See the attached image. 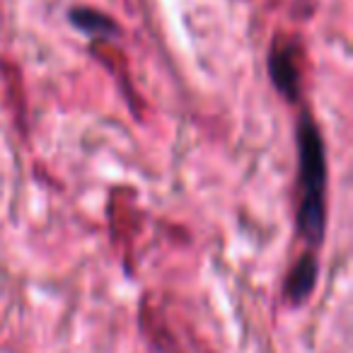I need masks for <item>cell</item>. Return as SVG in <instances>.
Masks as SVG:
<instances>
[{
	"instance_id": "obj_1",
	"label": "cell",
	"mask_w": 353,
	"mask_h": 353,
	"mask_svg": "<svg viewBox=\"0 0 353 353\" xmlns=\"http://www.w3.org/2000/svg\"><path fill=\"white\" fill-rule=\"evenodd\" d=\"M298 150H300V199L298 228L310 242H319L324 232V148L314 121L303 114L298 126Z\"/></svg>"
},
{
	"instance_id": "obj_2",
	"label": "cell",
	"mask_w": 353,
	"mask_h": 353,
	"mask_svg": "<svg viewBox=\"0 0 353 353\" xmlns=\"http://www.w3.org/2000/svg\"><path fill=\"white\" fill-rule=\"evenodd\" d=\"M269 70L274 85L285 94L288 99L298 97V83H300V70L298 61H295V49L276 41L269 56Z\"/></svg>"
},
{
	"instance_id": "obj_3",
	"label": "cell",
	"mask_w": 353,
	"mask_h": 353,
	"mask_svg": "<svg viewBox=\"0 0 353 353\" xmlns=\"http://www.w3.org/2000/svg\"><path fill=\"white\" fill-rule=\"evenodd\" d=\"M314 281H317V261L312 254H305L298 259V264L293 266L288 279V295L295 303H303L314 288Z\"/></svg>"
},
{
	"instance_id": "obj_4",
	"label": "cell",
	"mask_w": 353,
	"mask_h": 353,
	"mask_svg": "<svg viewBox=\"0 0 353 353\" xmlns=\"http://www.w3.org/2000/svg\"><path fill=\"white\" fill-rule=\"evenodd\" d=\"M70 17H73V22L80 27V30L92 32V34H107V32H117V27L112 25V20H109V17H104L102 12L88 10V8H83V10H73V12H70Z\"/></svg>"
}]
</instances>
